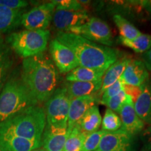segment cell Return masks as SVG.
<instances>
[{"label": "cell", "instance_id": "obj_10", "mask_svg": "<svg viewBox=\"0 0 151 151\" xmlns=\"http://www.w3.org/2000/svg\"><path fill=\"white\" fill-rule=\"evenodd\" d=\"M89 19L87 11L83 10L64 9L56 6L52 20L57 29L68 32L71 28L82 25Z\"/></svg>", "mask_w": 151, "mask_h": 151}, {"label": "cell", "instance_id": "obj_1", "mask_svg": "<svg viewBox=\"0 0 151 151\" xmlns=\"http://www.w3.org/2000/svg\"><path fill=\"white\" fill-rule=\"evenodd\" d=\"M21 79L37 103H42L56 90L59 73L52 60L43 52L23 60Z\"/></svg>", "mask_w": 151, "mask_h": 151}, {"label": "cell", "instance_id": "obj_15", "mask_svg": "<svg viewBox=\"0 0 151 151\" xmlns=\"http://www.w3.org/2000/svg\"><path fill=\"white\" fill-rule=\"evenodd\" d=\"M148 69L141 60L129 59L120 78L124 84L140 87L148 81Z\"/></svg>", "mask_w": 151, "mask_h": 151}, {"label": "cell", "instance_id": "obj_8", "mask_svg": "<svg viewBox=\"0 0 151 151\" xmlns=\"http://www.w3.org/2000/svg\"><path fill=\"white\" fill-rule=\"evenodd\" d=\"M137 139L122 129L115 132H106L101 138L98 151H137Z\"/></svg>", "mask_w": 151, "mask_h": 151}, {"label": "cell", "instance_id": "obj_6", "mask_svg": "<svg viewBox=\"0 0 151 151\" xmlns=\"http://www.w3.org/2000/svg\"><path fill=\"white\" fill-rule=\"evenodd\" d=\"M70 100L65 87L57 88L46 101V123L56 127L67 128Z\"/></svg>", "mask_w": 151, "mask_h": 151}, {"label": "cell", "instance_id": "obj_19", "mask_svg": "<svg viewBox=\"0 0 151 151\" xmlns=\"http://www.w3.org/2000/svg\"><path fill=\"white\" fill-rule=\"evenodd\" d=\"M129 60V58L125 57L120 58L109 67L102 78V84L99 91V94L101 95L106 89L120 79Z\"/></svg>", "mask_w": 151, "mask_h": 151}, {"label": "cell", "instance_id": "obj_32", "mask_svg": "<svg viewBox=\"0 0 151 151\" xmlns=\"http://www.w3.org/2000/svg\"><path fill=\"white\" fill-rule=\"evenodd\" d=\"M141 140L143 142V151H151V126L141 132Z\"/></svg>", "mask_w": 151, "mask_h": 151}, {"label": "cell", "instance_id": "obj_11", "mask_svg": "<svg viewBox=\"0 0 151 151\" xmlns=\"http://www.w3.org/2000/svg\"><path fill=\"white\" fill-rule=\"evenodd\" d=\"M49 49L52 62L61 73H68L79 66L74 52L58 39L50 41Z\"/></svg>", "mask_w": 151, "mask_h": 151}, {"label": "cell", "instance_id": "obj_17", "mask_svg": "<svg viewBox=\"0 0 151 151\" xmlns=\"http://www.w3.org/2000/svg\"><path fill=\"white\" fill-rule=\"evenodd\" d=\"M102 79L94 82L66 81L65 88L70 99L91 95L101 89Z\"/></svg>", "mask_w": 151, "mask_h": 151}, {"label": "cell", "instance_id": "obj_14", "mask_svg": "<svg viewBox=\"0 0 151 151\" xmlns=\"http://www.w3.org/2000/svg\"><path fill=\"white\" fill-rule=\"evenodd\" d=\"M67 136V128L56 127L46 123L41 138V146L46 151H63Z\"/></svg>", "mask_w": 151, "mask_h": 151}, {"label": "cell", "instance_id": "obj_27", "mask_svg": "<svg viewBox=\"0 0 151 151\" xmlns=\"http://www.w3.org/2000/svg\"><path fill=\"white\" fill-rule=\"evenodd\" d=\"M102 129L106 132H115L120 129L122 127V122L120 116H118L114 111L107 109L101 121Z\"/></svg>", "mask_w": 151, "mask_h": 151}, {"label": "cell", "instance_id": "obj_34", "mask_svg": "<svg viewBox=\"0 0 151 151\" xmlns=\"http://www.w3.org/2000/svg\"><path fill=\"white\" fill-rule=\"evenodd\" d=\"M141 58H142V62L146 66L147 69L151 71V48L146 52H143Z\"/></svg>", "mask_w": 151, "mask_h": 151}, {"label": "cell", "instance_id": "obj_22", "mask_svg": "<svg viewBox=\"0 0 151 151\" xmlns=\"http://www.w3.org/2000/svg\"><path fill=\"white\" fill-rule=\"evenodd\" d=\"M105 71L78 66L66 76L67 81L94 82L102 79Z\"/></svg>", "mask_w": 151, "mask_h": 151}, {"label": "cell", "instance_id": "obj_12", "mask_svg": "<svg viewBox=\"0 0 151 151\" xmlns=\"http://www.w3.org/2000/svg\"><path fill=\"white\" fill-rule=\"evenodd\" d=\"M119 113L122 129L135 136L144 129L145 123L137 116L134 110L133 101L127 94L125 101Z\"/></svg>", "mask_w": 151, "mask_h": 151}, {"label": "cell", "instance_id": "obj_36", "mask_svg": "<svg viewBox=\"0 0 151 151\" xmlns=\"http://www.w3.org/2000/svg\"><path fill=\"white\" fill-rule=\"evenodd\" d=\"M32 151H46V150H44V149H41V148H37V149H35V150H34Z\"/></svg>", "mask_w": 151, "mask_h": 151}, {"label": "cell", "instance_id": "obj_21", "mask_svg": "<svg viewBox=\"0 0 151 151\" xmlns=\"http://www.w3.org/2000/svg\"><path fill=\"white\" fill-rule=\"evenodd\" d=\"M21 10H14L0 6V34L8 32L21 24Z\"/></svg>", "mask_w": 151, "mask_h": 151}, {"label": "cell", "instance_id": "obj_37", "mask_svg": "<svg viewBox=\"0 0 151 151\" xmlns=\"http://www.w3.org/2000/svg\"><path fill=\"white\" fill-rule=\"evenodd\" d=\"M0 151H2V150H0Z\"/></svg>", "mask_w": 151, "mask_h": 151}, {"label": "cell", "instance_id": "obj_20", "mask_svg": "<svg viewBox=\"0 0 151 151\" xmlns=\"http://www.w3.org/2000/svg\"><path fill=\"white\" fill-rule=\"evenodd\" d=\"M13 50L0 34V92L13 65Z\"/></svg>", "mask_w": 151, "mask_h": 151}, {"label": "cell", "instance_id": "obj_9", "mask_svg": "<svg viewBox=\"0 0 151 151\" xmlns=\"http://www.w3.org/2000/svg\"><path fill=\"white\" fill-rule=\"evenodd\" d=\"M56 4L45 3L22 14L21 24L27 30H46L52 20Z\"/></svg>", "mask_w": 151, "mask_h": 151}, {"label": "cell", "instance_id": "obj_4", "mask_svg": "<svg viewBox=\"0 0 151 151\" xmlns=\"http://www.w3.org/2000/svg\"><path fill=\"white\" fill-rule=\"evenodd\" d=\"M37 104L22 79L11 78L0 92V123L16 113Z\"/></svg>", "mask_w": 151, "mask_h": 151}, {"label": "cell", "instance_id": "obj_7", "mask_svg": "<svg viewBox=\"0 0 151 151\" xmlns=\"http://www.w3.org/2000/svg\"><path fill=\"white\" fill-rule=\"evenodd\" d=\"M68 32L75 34L92 42H97L110 47L113 45L112 33L106 22L92 17L78 27H73Z\"/></svg>", "mask_w": 151, "mask_h": 151}, {"label": "cell", "instance_id": "obj_13", "mask_svg": "<svg viewBox=\"0 0 151 151\" xmlns=\"http://www.w3.org/2000/svg\"><path fill=\"white\" fill-rule=\"evenodd\" d=\"M97 100V96L94 94L75 98L70 100L67 120L68 133L71 132L74 126L78 124L86 111L95 105Z\"/></svg>", "mask_w": 151, "mask_h": 151}, {"label": "cell", "instance_id": "obj_29", "mask_svg": "<svg viewBox=\"0 0 151 151\" xmlns=\"http://www.w3.org/2000/svg\"><path fill=\"white\" fill-rule=\"evenodd\" d=\"M126 97H127V94L122 90L118 94L110 98L104 105L107 106L108 109H111L114 112L119 113L120 109H121L122 106L124 104V101H125Z\"/></svg>", "mask_w": 151, "mask_h": 151}, {"label": "cell", "instance_id": "obj_30", "mask_svg": "<svg viewBox=\"0 0 151 151\" xmlns=\"http://www.w3.org/2000/svg\"><path fill=\"white\" fill-rule=\"evenodd\" d=\"M123 82L121 80V78L117 81L116 83L111 85L107 89H106L103 92V94H101V101L100 103L104 104L110 98L114 97L115 95L118 94L119 92H120L123 90Z\"/></svg>", "mask_w": 151, "mask_h": 151}, {"label": "cell", "instance_id": "obj_3", "mask_svg": "<svg viewBox=\"0 0 151 151\" xmlns=\"http://www.w3.org/2000/svg\"><path fill=\"white\" fill-rule=\"evenodd\" d=\"M46 125L45 109L38 105L32 106L0 123V133L41 141Z\"/></svg>", "mask_w": 151, "mask_h": 151}, {"label": "cell", "instance_id": "obj_26", "mask_svg": "<svg viewBox=\"0 0 151 151\" xmlns=\"http://www.w3.org/2000/svg\"><path fill=\"white\" fill-rule=\"evenodd\" d=\"M86 135L76 124L68 133L63 151H81Z\"/></svg>", "mask_w": 151, "mask_h": 151}, {"label": "cell", "instance_id": "obj_35", "mask_svg": "<svg viewBox=\"0 0 151 151\" xmlns=\"http://www.w3.org/2000/svg\"><path fill=\"white\" fill-rule=\"evenodd\" d=\"M139 4L141 8L144 9L149 16H151V0H142L139 1Z\"/></svg>", "mask_w": 151, "mask_h": 151}, {"label": "cell", "instance_id": "obj_16", "mask_svg": "<svg viewBox=\"0 0 151 151\" xmlns=\"http://www.w3.org/2000/svg\"><path fill=\"white\" fill-rule=\"evenodd\" d=\"M41 146V141L0 133V150L2 151H32Z\"/></svg>", "mask_w": 151, "mask_h": 151}, {"label": "cell", "instance_id": "obj_33", "mask_svg": "<svg viewBox=\"0 0 151 151\" xmlns=\"http://www.w3.org/2000/svg\"><path fill=\"white\" fill-rule=\"evenodd\" d=\"M123 90L126 93V94H127L128 96H129V97H131V99H132L134 103L135 102L136 100L137 99V98L139 97V95H140L141 93V91H142V90H141V86H132L127 84L123 85Z\"/></svg>", "mask_w": 151, "mask_h": 151}, {"label": "cell", "instance_id": "obj_5", "mask_svg": "<svg viewBox=\"0 0 151 151\" xmlns=\"http://www.w3.org/2000/svg\"><path fill=\"white\" fill-rule=\"evenodd\" d=\"M49 38L50 32L48 29H26L11 33L6 40L12 50L25 59L43 53L47 48Z\"/></svg>", "mask_w": 151, "mask_h": 151}, {"label": "cell", "instance_id": "obj_31", "mask_svg": "<svg viewBox=\"0 0 151 151\" xmlns=\"http://www.w3.org/2000/svg\"><path fill=\"white\" fill-rule=\"evenodd\" d=\"M27 5V1L23 0H0V6L14 10H20Z\"/></svg>", "mask_w": 151, "mask_h": 151}, {"label": "cell", "instance_id": "obj_2", "mask_svg": "<svg viewBox=\"0 0 151 151\" xmlns=\"http://www.w3.org/2000/svg\"><path fill=\"white\" fill-rule=\"evenodd\" d=\"M55 39L74 52L81 67L106 71L120 57L116 49L97 44L73 33L59 32Z\"/></svg>", "mask_w": 151, "mask_h": 151}, {"label": "cell", "instance_id": "obj_18", "mask_svg": "<svg viewBox=\"0 0 151 151\" xmlns=\"http://www.w3.org/2000/svg\"><path fill=\"white\" fill-rule=\"evenodd\" d=\"M141 93L134 103L137 116L143 122L148 123L151 118V83L147 81L141 86Z\"/></svg>", "mask_w": 151, "mask_h": 151}, {"label": "cell", "instance_id": "obj_28", "mask_svg": "<svg viewBox=\"0 0 151 151\" xmlns=\"http://www.w3.org/2000/svg\"><path fill=\"white\" fill-rule=\"evenodd\" d=\"M106 131L102 129L92 133L86 134L81 151H96L99 146L101 138Z\"/></svg>", "mask_w": 151, "mask_h": 151}, {"label": "cell", "instance_id": "obj_38", "mask_svg": "<svg viewBox=\"0 0 151 151\" xmlns=\"http://www.w3.org/2000/svg\"><path fill=\"white\" fill-rule=\"evenodd\" d=\"M96 151H98V150H96Z\"/></svg>", "mask_w": 151, "mask_h": 151}, {"label": "cell", "instance_id": "obj_23", "mask_svg": "<svg viewBox=\"0 0 151 151\" xmlns=\"http://www.w3.org/2000/svg\"><path fill=\"white\" fill-rule=\"evenodd\" d=\"M101 121L102 118L101 113L98 106L95 104L86 111L79 121L78 125L81 131L85 134H89L99 130Z\"/></svg>", "mask_w": 151, "mask_h": 151}, {"label": "cell", "instance_id": "obj_25", "mask_svg": "<svg viewBox=\"0 0 151 151\" xmlns=\"http://www.w3.org/2000/svg\"><path fill=\"white\" fill-rule=\"evenodd\" d=\"M113 21L120 32V37L124 39H135L141 35V32L132 24L127 19L122 17L121 15L115 14L113 16Z\"/></svg>", "mask_w": 151, "mask_h": 151}, {"label": "cell", "instance_id": "obj_24", "mask_svg": "<svg viewBox=\"0 0 151 151\" xmlns=\"http://www.w3.org/2000/svg\"><path fill=\"white\" fill-rule=\"evenodd\" d=\"M119 41L126 47H128L138 53H143L151 48V36L141 33L139 37L129 40L119 37Z\"/></svg>", "mask_w": 151, "mask_h": 151}]
</instances>
